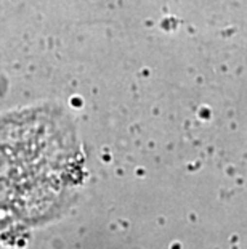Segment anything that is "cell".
Returning <instances> with one entry per match:
<instances>
[]
</instances>
